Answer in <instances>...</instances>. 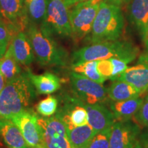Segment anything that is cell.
Here are the masks:
<instances>
[{"mask_svg": "<svg viewBox=\"0 0 148 148\" xmlns=\"http://www.w3.org/2000/svg\"><path fill=\"white\" fill-rule=\"evenodd\" d=\"M116 80L130 83L142 94L148 93V53L140 56L137 64L128 66Z\"/></svg>", "mask_w": 148, "mask_h": 148, "instance_id": "cell-12", "label": "cell"}, {"mask_svg": "<svg viewBox=\"0 0 148 148\" xmlns=\"http://www.w3.org/2000/svg\"><path fill=\"white\" fill-rule=\"evenodd\" d=\"M48 0H29L25 3L27 15L30 23L41 25L45 20Z\"/></svg>", "mask_w": 148, "mask_h": 148, "instance_id": "cell-22", "label": "cell"}, {"mask_svg": "<svg viewBox=\"0 0 148 148\" xmlns=\"http://www.w3.org/2000/svg\"><path fill=\"white\" fill-rule=\"evenodd\" d=\"M0 72L6 82L15 79L21 74V68L8 47L3 56L0 59Z\"/></svg>", "mask_w": 148, "mask_h": 148, "instance_id": "cell-21", "label": "cell"}, {"mask_svg": "<svg viewBox=\"0 0 148 148\" xmlns=\"http://www.w3.org/2000/svg\"><path fill=\"white\" fill-rule=\"evenodd\" d=\"M145 48H146V50L147 51L148 53V38L145 40Z\"/></svg>", "mask_w": 148, "mask_h": 148, "instance_id": "cell-36", "label": "cell"}, {"mask_svg": "<svg viewBox=\"0 0 148 148\" xmlns=\"http://www.w3.org/2000/svg\"><path fill=\"white\" fill-rule=\"evenodd\" d=\"M110 60L112 65V75L110 79L112 81L116 80L128 67L127 64L132 61L130 59L121 58H110Z\"/></svg>", "mask_w": 148, "mask_h": 148, "instance_id": "cell-27", "label": "cell"}, {"mask_svg": "<svg viewBox=\"0 0 148 148\" xmlns=\"http://www.w3.org/2000/svg\"><path fill=\"white\" fill-rule=\"evenodd\" d=\"M11 29L4 22L0 20V59L6 52L10 42Z\"/></svg>", "mask_w": 148, "mask_h": 148, "instance_id": "cell-26", "label": "cell"}, {"mask_svg": "<svg viewBox=\"0 0 148 148\" xmlns=\"http://www.w3.org/2000/svg\"><path fill=\"white\" fill-rule=\"evenodd\" d=\"M58 108V100L53 96H49L42 99L36 106L38 113L44 116H50L56 112Z\"/></svg>", "mask_w": 148, "mask_h": 148, "instance_id": "cell-24", "label": "cell"}, {"mask_svg": "<svg viewBox=\"0 0 148 148\" xmlns=\"http://www.w3.org/2000/svg\"><path fill=\"white\" fill-rule=\"evenodd\" d=\"M101 1L92 0L80 2L69 8L72 36L75 39H82L89 34Z\"/></svg>", "mask_w": 148, "mask_h": 148, "instance_id": "cell-6", "label": "cell"}, {"mask_svg": "<svg viewBox=\"0 0 148 148\" xmlns=\"http://www.w3.org/2000/svg\"><path fill=\"white\" fill-rule=\"evenodd\" d=\"M70 79L74 94L82 102L103 104L108 101L107 89L101 84L74 71L70 74Z\"/></svg>", "mask_w": 148, "mask_h": 148, "instance_id": "cell-8", "label": "cell"}, {"mask_svg": "<svg viewBox=\"0 0 148 148\" xmlns=\"http://www.w3.org/2000/svg\"><path fill=\"white\" fill-rule=\"evenodd\" d=\"M101 1L121 7V5L126 4V3H128L129 0H101Z\"/></svg>", "mask_w": 148, "mask_h": 148, "instance_id": "cell-31", "label": "cell"}, {"mask_svg": "<svg viewBox=\"0 0 148 148\" xmlns=\"http://www.w3.org/2000/svg\"><path fill=\"white\" fill-rule=\"evenodd\" d=\"M138 53V48L128 41L114 40L92 43L85 46L72 54V65L88 61L107 60L112 58H128L132 61Z\"/></svg>", "mask_w": 148, "mask_h": 148, "instance_id": "cell-3", "label": "cell"}, {"mask_svg": "<svg viewBox=\"0 0 148 148\" xmlns=\"http://www.w3.org/2000/svg\"><path fill=\"white\" fill-rule=\"evenodd\" d=\"M97 70L105 79H110L112 75V65L110 59L97 60Z\"/></svg>", "mask_w": 148, "mask_h": 148, "instance_id": "cell-29", "label": "cell"}, {"mask_svg": "<svg viewBox=\"0 0 148 148\" xmlns=\"http://www.w3.org/2000/svg\"><path fill=\"white\" fill-rule=\"evenodd\" d=\"M69 8L64 0H48L45 18L40 29L51 36L54 34L72 36Z\"/></svg>", "mask_w": 148, "mask_h": 148, "instance_id": "cell-5", "label": "cell"}, {"mask_svg": "<svg viewBox=\"0 0 148 148\" xmlns=\"http://www.w3.org/2000/svg\"><path fill=\"white\" fill-rule=\"evenodd\" d=\"M97 65V61H88L72 65V69L75 73L83 75L92 81L102 84L106 79L99 73Z\"/></svg>", "mask_w": 148, "mask_h": 148, "instance_id": "cell-23", "label": "cell"}, {"mask_svg": "<svg viewBox=\"0 0 148 148\" xmlns=\"http://www.w3.org/2000/svg\"><path fill=\"white\" fill-rule=\"evenodd\" d=\"M147 127V130L139 135V139H138L139 143L143 147L148 145V127Z\"/></svg>", "mask_w": 148, "mask_h": 148, "instance_id": "cell-30", "label": "cell"}, {"mask_svg": "<svg viewBox=\"0 0 148 148\" xmlns=\"http://www.w3.org/2000/svg\"><path fill=\"white\" fill-rule=\"evenodd\" d=\"M66 1V4L69 8H71V6H73V5L76 4V3H80V2H84V1H92V0H64Z\"/></svg>", "mask_w": 148, "mask_h": 148, "instance_id": "cell-32", "label": "cell"}, {"mask_svg": "<svg viewBox=\"0 0 148 148\" xmlns=\"http://www.w3.org/2000/svg\"><path fill=\"white\" fill-rule=\"evenodd\" d=\"M127 12L131 23L145 40L148 21V0H129Z\"/></svg>", "mask_w": 148, "mask_h": 148, "instance_id": "cell-15", "label": "cell"}, {"mask_svg": "<svg viewBox=\"0 0 148 148\" xmlns=\"http://www.w3.org/2000/svg\"><path fill=\"white\" fill-rule=\"evenodd\" d=\"M43 148H73L68 137L65 125L59 116L38 117Z\"/></svg>", "mask_w": 148, "mask_h": 148, "instance_id": "cell-7", "label": "cell"}, {"mask_svg": "<svg viewBox=\"0 0 148 148\" xmlns=\"http://www.w3.org/2000/svg\"><path fill=\"white\" fill-rule=\"evenodd\" d=\"M26 34L32 45L33 51L38 62L42 66H65L69 56L62 46L52 36L43 32L36 25L29 23Z\"/></svg>", "mask_w": 148, "mask_h": 148, "instance_id": "cell-4", "label": "cell"}, {"mask_svg": "<svg viewBox=\"0 0 148 148\" xmlns=\"http://www.w3.org/2000/svg\"><path fill=\"white\" fill-rule=\"evenodd\" d=\"M18 127L29 146L43 148L41 133L38 123V116L32 111H23L10 119Z\"/></svg>", "mask_w": 148, "mask_h": 148, "instance_id": "cell-10", "label": "cell"}, {"mask_svg": "<svg viewBox=\"0 0 148 148\" xmlns=\"http://www.w3.org/2000/svg\"><path fill=\"white\" fill-rule=\"evenodd\" d=\"M134 148H144V147H143V146L139 143V141H138V142L136 143V145H135V147Z\"/></svg>", "mask_w": 148, "mask_h": 148, "instance_id": "cell-34", "label": "cell"}, {"mask_svg": "<svg viewBox=\"0 0 148 148\" xmlns=\"http://www.w3.org/2000/svg\"><path fill=\"white\" fill-rule=\"evenodd\" d=\"M5 84H6L5 79L4 77H3V75L1 74V72H0V92H1V90H3V88H4Z\"/></svg>", "mask_w": 148, "mask_h": 148, "instance_id": "cell-33", "label": "cell"}, {"mask_svg": "<svg viewBox=\"0 0 148 148\" xmlns=\"http://www.w3.org/2000/svg\"><path fill=\"white\" fill-rule=\"evenodd\" d=\"M8 49L18 64L29 65L35 58L31 42L23 31H19L12 37Z\"/></svg>", "mask_w": 148, "mask_h": 148, "instance_id": "cell-14", "label": "cell"}, {"mask_svg": "<svg viewBox=\"0 0 148 148\" xmlns=\"http://www.w3.org/2000/svg\"><path fill=\"white\" fill-rule=\"evenodd\" d=\"M134 120L140 127H148V94L143 98L139 109L134 116Z\"/></svg>", "mask_w": 148, "mask_h": 148, "instance_id": "cell-28", "label": "cell"}, {"mask_svg": "<svg viewBox=\"0 0 148 148\" xmlns=\"http://www.w3.org/2000/svg\"><path fill=\"white\" fill-rule=\"evenodd\" d=\"M0 135L9 148H32L18 127L11 119L0 117Z\"/></svg>", "mask_w": 148, "mask_h": 148, "instance_id": "cell-16", "label": "cell"}, {"mask_svg": "<svg viewBox=\"0 0 148 148\" xmlns=\"http://www.w3.org/2000/svg\"><path fill=\"white\" fill-rule=\"evenodd\" d=\"M140 132L139 125L136 122L115 121L111 127L109 148H134Z\"/></svg>", "mask_w": 148, "mask_h": 148, "instance_id": "cell-9", "label": "cell"}, {"mask_svg": "<svg viewBox=\"0 0 148 148\" xmlns=\"http://www.w3.org/2000/svg\"><path fill=\"white\" fill-rule=\"evenodd\" d=\"M144 148H148V145L147 146H145V147H143Z\"/></svg>", "mask_w": 148, "mask_h": 148, "instance_id": "cell-38", "label": "cell"}, {"mask_svg": "<svg viewBox=\"0 0 148 148\" xmlns=\"http://www.w3.org/2000/svg\"><path fill=\"white\" fill-rule=\"evenodd\" d=\"M27 74L38 94L49 95L60 88V79L54 74L47 72L42 75H34L30 71Z\"/></svg>", "mask_w": 148, "mask_h": 148, "instance_id": "cell-18", "label": "cell"}, {"mask_svg": "<svg viewBox=\"0 0 148 148\" xmlns=\"http://www.w3.org/2000/svg\"><path fill=\"white\" fill-rule=\"evenodd\" d=\"M25 9V0H0V20L9 24L12 29L17 27L22 28L28 19Z\"/></svg>", "mask_w": 148, "mask_h": 148, "instance_id": "cell-11", "label": "cell"}, {"mask_svg": "<svg viewBox=\"0 0 148 148\" xmlns=\"http://www.w3.org/2000/svg\"><path fill=\"white\" fill-rule=\"evenodd\" d=\"M88 114V123L96 132L110 129L115 122L111 110L102 103L88 104L82 102Z\"/></svg>", "mask_w": 148, "mask_h": 148, "instance_id": "cell-13", "label": "cell"}, {"mask_svg": "<svg viewBox=\"0 0 148 148\" xmlns=\"http://www.w3.org/2000/svg\"><path fill=\"white\" fill-rule=\"evenodd\" d=\"M148 38V21H147V27H146V34H145V40L147 39ZM144 40V41H145Z\"/></svg>", "mask_w": 148, "mask_h": 148, "instance_id": "cell-35", "label": "cell"}, {"mask_svg": "<svg viewBox=\"0 0 148 148\" xmlns=\"http://www.w3.org/2000/svg\"><path fill=\"white\" fill-rule=\"evenodd\" d=\"M124 25L121 7L101 1L88 40L92 44L119 40Z\"/></svg>", "mask_w": 148, "mask_h": 148, "instance_id": "cell-2", "label": "cell"}, {"mask_svg": "<svg viewBox=\"0 0 148 148\" xmlns=\"http://www.w3.org/2000/svg\"><path fill=\"white\" fill-rule=\"evenodd\" d=\"M66 132L73 148H84L97 133L88 123L66 130Z\"/></svg>", "mask_w": 148, "mask_h": 148, "instance_id": "cell-20", "label": "cell"}, {"mask_svg": "<svg viewBox=\"0 0 148 148\" xmlns=\"http://www.w3.org/2000/svg\"><path fill=\"white\" fill-rule=\"evenodd\" d=\"M143 98L138 97L127 100L113 101L110 103V110L115 121L131 120L139 109Z\"/></svg>", "mask_w": 148, "mask_h": 148, "instance_id": "cell-17", "label": "cell"}, {"mask_svg": "<svg viewBox=\"0 0 148 148\" xmlns=\"http://www.w3.org/2000/svg\"><path fill=\"white\" fill-rule=\"evenodd\" d=\"M111 128L96 133L84 148H109Z\"/></svg>", "mask_w": 148, "mask_h": 148, "instance_id": "cell-25", "label": "cell"}, {"mask_svg": "<svg viewBox=\"0 0 148 148\" xmlns=\"http://www.w3.org/2000/svg\"><path fill=\"white\" fill-rule=\"evenodd\" d=\"M29 0H25V3H26V2H27V1H29Z\"/></svg>", "mask_w": 148, "mask_h": 148, "instance_id": "cell-37", "label": "cell"}, {"mask_svg": "<svg viewBox=\"0 0 148 148\" xmlns=\"http://www.w3.org/2000/svg\"><path fill=\"white\" fill-rule=\"evenodd\" d=\"M108 97L111 101H120L140 97L141 92L130 83L115 80L107 89Z\"/></svg>", "mask_w": 148, "mask_h": 148, "instance_id": "cell-19", "label": "cell"}, {"mask_svg": "<svg viewBox=\"0 0 148 148\" xmlns=\"http://www.w3.org/2000/svg\"><path fill=\"white\" fill-rule=\"evenodd\" d=\"M35 95L34 87L27 73L7 82L0 92V117L10 119L28 110Z\"/></svg>", "mask_w": 148, "mask_h": 148, "instance_id": "cell-1", "label": "cell"}]
</instances>
